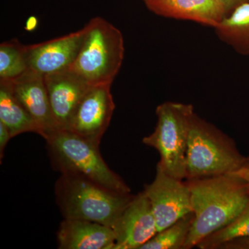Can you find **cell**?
<instances>
[{"mask_svg":"<svg viewBox=\"0 0 249 249\" xmlns=\"http://www.w3.org/2000/svg\"><path fill=\"white\" fill-rule=\"evenodd\" d=\"M186 181L195 219L185 249H191L243 211L249 201V187L235 173Z\"/></svg>","mask_w":249,"mask_h":249,"instance_id":"1","label":"cell"},{"mask_svg":"<svg viewBox=\"0 0 249 249\" xmlns=\"http://www.w3.org/2000/svg\"><path fill=\"white\" fill-rule=\"evenodd\" d=\"M55 195L64 219H83L111 228L134 196L69 174L60 175Z\"/></svg>","mask_w":249,"mask_h":249,"instance_id":"2","label":"cell"},{"mask_svg":"<svg viewBox=\"0 0 249 249\" xmlns=\"http://www.w3.org/2000/svg\"><path fill=\"white\" fill-rule=\"evenodd\" d=\"M249 160L231 137L194 114L187 149V181L235 173Z\"/></svg>","mask_w":249,"mask_h":249,"instance_id":"3","label":"cell"},{"mask_svg":"<svg viewBox=\"0 0 249 249\" xmlns=\"http://www.w3.org/2000/svg\"><path fill=\"white\" fill-rule=\"evenodd\" d=\"M45 139L54 169L88 178L118 193H131L129 187L103 160L98 145L67 129H57Z\"/></svg>","mask_w":249,"mask_h":249,"instance_id":"4","label":"cell"},{"mask_svg":"<svg viewBox=\"0 0 249 249\" xmlns=\"http://www.w3.org/2000/svg\"><path fill=\"white\" fill-rule=\"evenodd\" d=\"M83 44L70 70L90 86L112 84L124 61V39L115 26L102 18L85 24Z\"/></svg>","mask_w":249,"mask_h":249,"instance_id":"5","label":"cell"},{"mask_svg":"<svg viewBox=\"0 0 249 249\" xmlns=\"http://www.w3.org/2000/svg\"><path fill=\"white\" fill-rule=\"evenodd\" d=\"M196 114L191 104L165 102L156 109L155 131L142 142L160 153L157 166L178 179H186V154L192 119Z\"/></svg>","mask_w":249,"mask_h":249,"instance_id":"6","label":"cell"},{"mask_svg":"<svg viewBox=\"0 0 249 249\" xmlns=\"http://www.w3.org/2000/svg\"><path fill=\"white\" fill-rule=\"evenodd\" d=\"M143 193L151 205L158 232L193 212L188 182L168 175L157 165L155 179L145 185Z\"/></svg>","mask_w":249,"mask_h":249,"instance_id":"7","label":"cell"},{"mask_svg":"<svg viewBox=\"0 0 249 249\" xmlns=\"http://www.w3.org/2000/svg\"><path fill=\"white\" fill-rule=\"evenodd\" d=\"M110 85L90 86L67 130L99 146L115 109Z\"/></svg>","mask_w":249,"mask_h":249,"instance_id":"8","label":"cell"},{"mask_svg":"<svg viewBox=\"0 0 249 249\" xmlns=\"http://www.w3.org/2000/svg\"><path fill=\"white\" fill-rule=\"evenodd\" d=\"M86 32L78 31L35 45H26L29 71L47 76L68 70L76 60Z\"/></svg>","mask_w":249,"mask_h":249,"instance_id":"9","label":"cell"},{"mask_svg":"<svg viewBox=\"0 0 249 249\" xmlns=\"http://www.w3.org/2000/svg\"><path fill=\"white\" fill-rule=\"evenodd\" d=\"M112 229L113 249H140L157 233L151 205L143 191L134 196Z\"/></svg>","mask_w":249,"mask_h":249,"instance_id":"10","label":"cell"},{"mask_svg":"<svg viewBox=\"0 0 249 249\" xmlns=\"http://www.w3.org/2000/svg\"><path fill=\"white\" fill-rule=\"evenodd\" d=\"M6 81L35 122L38 134L45 139L48 134L58 129L51 107L45 76L27 71L16 79Z\"/></svg>","mask_w":249,"mask_h":249,"instance_id":"11","label":"cell"},{"mask_svg":"<svg viewBox=\"0 0 249 249\" xmlns=\"http://www.w3.org/2000/svg\"><path fill=\"white\" fill-rule=\"evenodd\" d=\"M45 81L58 128L68 129L90 85L70 69L45 76Z\"/></svg>","mask_w":249,"mask_h":249,"instance_id":"12","label":"cell"},{"mask_svg":"<svg viewBox=\"0 0 249 249\" xmlns=\"http://www.w3.org/2000/svg\"><path fill=\"white\" fill-rule=\"evenodd\" d=\"M60 249H113L112 228L83 219H64L57 232Z\"/></svg>","mask_w":249,"mask_h":249,"instance_id":"13","label":"cell"},{"mask_svg":"<svg viewBox=\"0 0 249 249\" xmlns=\"http://www.w3.org/2000/svg\"><path fill=\"white\" fill-rule=\"evenodd\" d=\"M147 7L159 16L193 21L215 27L225 17L215 0H145Z\"/></svg>","mask_w":249,"mask_h":249,"instance_id":"14","label":"cell"},{"mask_svg":"<svg viewBox=\"0 0 249 249\" xmlns=\"http://www.w3.org/2000/svg\"><path fill=\"white\" fill-rule=\"evenodd\" d=\"M214 29L218 37L236 52L249 55V1L237 6Z\"/></svg>","mask_w":249,"mask_h":249,"instance_id":"15","label":"cell"},{"mask_svg":"<svg viewBox=\"0 0 249 249\" xmlns=\"http://www.w3.org/2000/svg\"><path fill=\"white\" fill-rule=\"evenodd\" d=\"M0 122L9 129L11 137L39 131L35 122L15 96L6 80H0Z\"/></svg>","mask_w":249,"mask_h":249,"instance_id":"16","label":"cell"},{"mask_svg":"<svg viewBox=\"0 0 249 249\" xmlns=\"http://www.w3.org/2000/svg\"><path fill=\"white\" fill-rule=\"evenodd\" d=\"M194 219V213L187 214L170 227L157 232L140 249H185Z\"/></svg>","mask_w":249,"mask_h":249,"instance_id":"17","label":"cell"},{"mask_svg":"<svg viewBox=\"0 0 249 249\" xmlns=\"http://www.w3.org/2000/svg\"><path fill=\"white\" fill-rule=\"evenodd\" d=\"M29 71L26 45L18 39L0 45V80H12Z\"/></svg>","mask_w":249,"mask_h":249,"instance_id":"18","label":"cell"},{"mask_svg":"<svg viewBox=\"0 0 249 249\" xmlns=\"http://www.w3.org/2000/svg\"><path fill=\"white\" fill-rule=\"evenodd\" d=\"M241 237H249V201L243 211L232 222L201 241L196 247L217 249L224 242Z\"/></svg>","mask_w":249,"mask_h":249,"instance_id":"19","label":"cell"},{"mask_svg":"<svg viewBox=\"0 0 249 249\" xmlns=\"http://www.w3.org/2000/svg\"><path fill=\"white\" fill-rule=\"evenodd\" d=\"M217 249H249V237H241L227 241Z\"/></svg>","mask_w":249,"mask_h":249,"instance_id":"20","label":"cell"},{"mask_svg":"<svg viewBox=\"0 0 249 249\" xmlns=\"http://www.w3.org/2000/svg\"><path fill=\"white\" fill-rule=\"evenodd\" d=\"M12 139L9 129L3 123L0 122V160H2L4 157L5 147L9 142L10 139Z\"/></svg>","mask_w":249,"mask_h":249,"instance_id":"21","label":"cell"},{"mask_svg":"<svg viewBox=\"0 0 249 249\" xmlns=\"http://www.w3.org/2000/svg\"><path fill=\"white\" fill-rule=\"evenodd\" d=\"M215 1L224 9L226 16H227L237 6L249 0H215Z\"/></svg>","mask_w":249,"mask_h":249,"instance_id":"22","label":"cell"},{"mask_svg":"<svg viewBox=\"0 0 249 249\" xmlns=\"http://www.w3.org/2000/svg\"><path fill=\"white\" fill-rule=\"evenodd\" d=\"M38 26V19L35 16H31L28 18L27 22H26L25 30L28 32H32L35 31Z\"/></svg>","mask_w":249,"mask_h":249,"instance_id":"23","label":"cell"},{"mask_svg":"<svg viewBox=\"0 0 249 249\" xmlns=\"http://www.w3.org/2000/svg\"><path fill=\"white\" fill-rule=\"evenodd\" d=\"M235 173L243 178L249 187V160L241 169Z\"/></svg>","mask_w":249,"mask_h":249,"instance_id":"24","label":"cell"},{"mask_svg":"<svg viewBox=\"0 0 249 249\" xmlns=\"http://www.w3.org/2000/svg\"><path fill=\"white\" fill-rule=\"evenodd\" d=\"M144 1H145V0H144Z\"/></svg>","mask_w":249,"mask_h":249,"instance_id":"25","label":"cell"}]
</instances>
